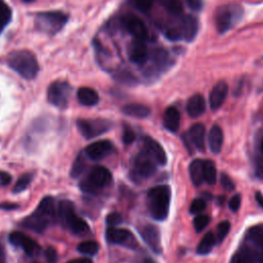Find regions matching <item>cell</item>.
<instances>
[{
    "label": "cell",
    "mask_w": 263,
    "mask_h": 263,
    "mask_svg": "<svg viewBox=\"0 0 263 263\" xmlns=\"http://www.w3.org/2000/svg\"><path fill=\"white\" fill-rule=\"evenodd\" d=\"M171 203V189L166 185H158L148 191L147 206L150 215L157 221L166 219Z\"/></svg>",
    "instance_id": "obj_1"
},
{
    "label": "cell",
    "mask_w": 263,
    "mask_h": 263,
    "mask_svg": "<svg viewBox=\"0 0 263 263\" xmlns=\"http://www.w3.org/2000/svg\"><path fill=\"white\" fill-rule=\"evenodd\" d=\"M54 217V199L51 196H46L42 198L35 212L23 221V225L36 232H42L53 221Z\"/></svg>",
    "instance_id": "obj_2"
},
{
    "label": "cell",
    "mask_w": 263,
    "mask_h": 263,
    "mask_svg": "<svg viewBox=\"0 0 263 263\" xmlns=\"http://www.w3.org/2000/svg\"><path fill=\"white\" fill-rule=\"evenodd\" d=\"M8 66L25 79H33L39 71L35 55L29 50H15L7 58Z\"/></svg>",
    "instance_id": "obj_3"
},
{
    "label": "cell",
    "mask_w": 263,
    "mask_h": 263,
    "mask_svg": "<svg viewBox=\"0 0 263 263\" xmlns=\"http://www.w3.org/2000/svg\"><path fill=\"white\" fill-rule=\"evenodd\" d=\"M57 215L61 223L72 233L83 234L88 231V225L86 222L75 214V208L72 201L67 199L60 201Z\"/></svg>",
    "instance_id": "obj_4"
},
{
    "label": "cell",
    "mask_w": 263,
    "mask_h": 263,
    "mask_svg": "<svg viewBox=\"0 0 263 263\" xmlns=\"http://www.w3.org/2000/svg\"><path fill=\"white\" fill-rule=\"evenodd\" d=\"M112 180L111 173L102 165L92 167L80 181L79 187L85 193H97L107 187Z\"/></svg>",
    "instance_id": "obj_5"
},
{
    "label": "cell",
    "mask_w": 263,
    "mask_h": 263,
    "mask_svg": "<svg viewBox=\"0 0 263 263\" xmlns=\"http://www.w3.org/2000/svg\"><path fill=\"white\" fill-rule=\"evenodd\" d=\"M68 15L61 11H43L36 14V28L46 34L58 33L67 23Z\"/></svg>",
    "instance_id": "obj_6"
},
{
    "label": "cell",
    "mask_w": 263,
    "mask_h": 263,
    "mask_svg": "<svg viewBox=\"0 0 263 263\" xmlns=\"http://www.w3.org/2000/svg\"><path fill=\"white\" fill-rule=\"evenodd\" d=\"M242 15V9L238 5H226L220 7L216 12L215 24L219 33L223 34L240 18Z\"/></svg>",
    "instance_id": "obj_7"
},
{
    "label": "cell",
    "mask_w": 263,
    "mask_h": 263,
    "mask_svg": "<svg viewBox=\"0 0 263 263\" xmlns=\"http://www.w3.org/2000/svg\"><path fill=\"white\" fill-rule=\"evenodd\" d=\"M155 163L154 159L143 150L134 160L132 176L136 178V180H145L152 177L156 172Z\"/></svg>",
    "instance_id": "obj_8"
},
{
    "label": "cell",
    "mask_w": 263,
    "mask_h": 263,
    "mask_svg": "<svg viewBox=\"0 0 263 263\" xmlns=\"http://www.w3.org/2000/svg\"><path fill=\"white\" fill-rule=\"evenodd\" d=\"M112 126L111 121L107 119H79L77 127L85 139H91L108 132Z\"/></svg>",
    "instance_id": "obj_9"
},
{
    "label": "cell",
    "mask_w": 263,
    "mask_h": 263,
    "mask_svg": "<svg viewBox=\"0 0 263 263\" xmlns=\"http://www.w3.org/2000/svg\"><path fill=\"white\" fill-rule=\"evenodd\" d=\"M70 91L71 87L67 82H52L47 89V100L53 106L60 109H65L69 103Z\"/></svg>",
    "instance_id": "obj_10"
},
{
    "label": "cell",
    "mask_w": 263,
    "mask_h": 263,
    "mask_svg": "<svg viewBox=\"0 0 263 263\" xmlns=\"http://www.w3.org/2000/svg\"><path fill=\"white\" fill-rule=\"evenodd\" d=\"M122 25L125 30L135 37V39H142L145 40L148 36V30L144 22L132 14L125 15L122 18Z\"/></svg>",
    "instance_id": "obj_11"
},
{
    "label": "cell",
    "mask_w": 263,
    "mask_h": 263,
    "mask_svg": "<svg viewBox=\"0 0 263 263\" xmlns=\"http://www.w3.org/2000/svg\"><path fill=\"white\" fill-rule=\"evenodd\" d=\"M140 234L148 247L155 253L159 254L161 252L160 243V233L156 226L147 224L140 228Z\"/></svg>",
    "instance_id": "obj_12"
},
{
    "label": "cell",
    "mask_w": 263,
    "mask_h": 263,
    "mask_svg": "<svg viewBox=\"0 0 263 263\" xmlns=\"http://www.w3.org/2000/svg\"><path fill=\"white\" fill-rule=\"evenodd\" d=\"M143 145H144V151L149 154L156 163L160 165H164L166 163V154L162 146L155 141L154 139L146 136L143 139Z\"/></svg>",
    "instance_id": "obj_13"
},
{
    "label": "cell",
    "mask_w": 263,
    "mask_h": 263,
    "mask_svg": "<svg viewBox=\"0 0 263 263\" xmlns=\"http://www.w3.org/2000/svg\"><path fill=\"white\" fill-rule=\"evenodd\" d=\"M106 238L111 243L127 245V246H130L129 243H132L133 247L136 246L135 238L128 230L122 229V228H116L114 226H109L107 228Z\"/></svg>",
    "instance_id": "obj_14"
},
{
    "label": "cell",
    "mask_w": 263,
    "mask_h": 263,
    "mask_svg": "<svg viewBox=\"0 0 263 263\" xmlns=\"http://www.w3.org/2000/svg\"><path fill=\"white\" fill-rule=\"evenodd\" d=\"M113 150V144L108 140L97 141L88 145L85 149V154L91 160H100L108 156Z\"/></svg>",
    "instance_id": "obj_15"
},
{
    "label": "cell",
    "mask_w": 263,
    "mask_h": 263,
    "mask_svg": "<svg viewBox=\"0 0 263 263\" xmlns=\"http://www.w3.org/2000/svg\"><path fill=\"white\" fill-rule=\"evenodd\" d=\"M9 240L12 245L16 247H21L25 251V253L30 256H33L36 253H38L40 249L36 241H34L32 238H30L29 236L18 231H14L10 233Z\"/></svg>",
    "instance_id": "obj_16"
},
{
    "label": "cell",
    "mask_w": 263,
    "mask_h": 263,
    "mask_svg": "<svg viewBox=\"0 0 263 263\" xmlns=\"http://www.w3.org/2000/svg\"><path fill=\"white\" fill-rule=\"evenodd\" d=\"M148 48L145 40L135 39L128 47L129 60L137 65L145 64L148 60Z\"/></svg>",
    "instance_id": "obj_17"
},
{
    "label": "cell",
    "mask_w": 263,
    "mask_h": 263,
    "mask_svg": "<svg viewBox=\"0 0 263 263\" xmlns=\"http://www.w3.org/2000/svg\"><path fill=\"white\" fill-rule=\"evenodd\" d=\"M227 93H228V85L226 82L219 81L213 86L210 92V106L212 110H217L223 105L227 97Z\"/></svg>",
    "instance_id": "obj_18"
},
{
    "label": "cell",
    "mask_w": 263,
    "mask_h": 263,
    "mask_svg": "<svg viewBox=\"0 0 263 263\" xmlns=\"http://www.w3.org/2000/svg\"><path fill=\"white\" fill-rule=\"evenodd\" d=\"M181 35L184 40L187 42H191L198 31V22L193 15H186L182 20V25H181Z\"/></svg>",
    "instance_id": "obj_19"
},
{
    "label": "cell",
    "mask_w": 263,
    "mask_h": 263,
    "mask_svg": "<svg viewBox=\"0 0 263 263\" xmlns=\"http://www.w3.org/2000/svg\"><path fill=\"white\" fill-rule=\"evenodd\" d=\"M205 127L202 123H195L193 124L188 133V138L192 145L199 151H204L205 149Z\"/></svg>",
    "instance_id": "obj_20"
},
{
    "label": "cell",
    "mask_w": 263,
    "mask_h": 263,
    "mask_svg": "<svg viewBox=\"0 0 263 263\" xmlns=\"http://www.w3.org/2000/svg\"><path fill=\"white\" fill-rule=\"evenodd\" d=\"M187 113L193 117H199L205 110V101L200 93L193 95L187 102Z\"/></svg>",
    "instance_id": "obj_21"
},
{
    "label": "cell",
    "mask_w": 263,
    "mask_h": 263,
    "mask_svg": "<svg viewBox=\"0 0 263 263\" xmlns=\"http://www.w3.org/2000/svg\"><path fill=\"white\" fill-rule=\"evenodd\" d=\"M208 140L211 151L215 154H218L221 151L224 142V135L222 128L217 124L213 125L210 130Z\"/></svg>",
    "instance_id": "obj_22"
},
{
    "label": "cell",
    "mask_w": 263,
    "mask_h": 263,
    "mask_svg": "<svg viewBox=\"0 0 263 263\" xmlns=\"http://www.w3.org/2000/svg\"><path fill=\"white\" fill-rule=\"evenodd\" d=\"M180 112L175 107H168L163 115V125L170 132H177L180 126Z\"/></svg>",
    "instance_id": "obj_23"
},
{
    "label": "cell",
    "mask_w": 263,
    "mask_h": 263,
    "mask_svg": "<svg viewBox=\"0 0 263 263\" xmlns=\"http://www.w3.org/2000/svg\"><path fill=\"white\" fill-rule=\"evenodd\" d=\"M77 99L83 106H95L99 102V95L90 87H80L77 91Z\"/></svg>",
    "instance_id": "obj_24"
},
{
    "label": "cell",
    "mask_w": 263,
    "mask_h": 263,
    "mask_svg": "<svg viewBox=\"0 0 263 263\" xmlns=\"http://www.w3.org/2000/svg\"><path fill=\"white\" fill-rule=\"evenodd\" d=\"M122 112L125 115L136 117V118H145L150 114V109L146 105L140 103H130L122 107Z\"/></svg>",
    "instance_id": "obj_25"
},
{
    "label": "cell",
    "mask_w": 263,
    "mask_h": 263,
    "mask_svg": "<svg viewBox=\"0 0 263 263\" xmlns=\"http://www.w3.org/2000/svg\"><path fill=\"white\" fill-rule=\"evenodd\" d=\"M189 175L192 183L195 186H200L204 181L203 177V160L194 159L189 165Z\"/></svg>",
    "instance_id": "obj_26"
},
{
    "label": "cell",
    "mask_w": 263,
    "mask_h": 263,
    "mask_svg": "<svg viewBox=\"0 0 263 263\" xmlns=\"http://www.w3.org/2000/svg\"><path fill=\"white\" fill-rule=\"evenodd\" d=\"M259 255L251 248H241L233 256L232 263H256Z\"/></svg>",
    "instance_id": "obj_27"
},
{
    "label": "cell",
    "mask_w": 263,
    "mask_h": 263,
    "mask_svg": "<svg viewBox=\"0 0 263 263\" xmlns=\"http://www.w3.org/2000/svg\"><path fill=\"white\" fill-rule=\"evenodd\" d=\"M215 242H216V237L213 234V232L212 231L206 232L196 248L197 254H199V255L209 254L212 251Z\"/></svg>",
    "instance_id": "obj_28"
},
{
    "label": "cell",
    "mask_w": 263,
    "mask_h": 263,
    "mask_svg": "<svg viewBox=\"0 0 263 263\" xmlns=\"http://www.w3.org/2000/svg\"><path fill=\"white\" fill-rule=\"evenodd\" d=\"M247 237L263 251V225H256L247 231Z\"/></svg>",
    "instance_id": "obj_29"
},
{
    "label": "cell",
    "mask_w": 263,
    "mask_h": 263,
    "mask_svg": "<svg viewBox=\"0 0 263 263\" xmlns=\"http://www.w3.org/2000/svg\"><path fill=\"white\" fill-rule=\"evenodd\" d=\"M203 177L209 185H214L217 179V171L212 160H203Z\"/></svg>",
    "instance_id": "obj_30"
},
{
    "label": "cell",
    "mask_w": 263,
    "mask_h": 263,
    "mask_svg": "<svg viewBox=\"0 0 263 263\" xmlns=\"http://www.w3.org/2000/svg\"><path fill=\"white\" fill-rule=\"evenodd\" d=\"M152 58H153V62L154 64L159 67L160 69H164L165 67H167L170 65V57L168 53L162 49V48H157L153 51L152 53Z\"/></svg>",
    "instance_id": "obj_31"
},
{
    "label": "cell",
    "mask_w": 263,
    "mask_h": 263,
    "mask_svg": "<svg viewBox=\"0 0 263 263\" xmlns=\"http://www.w3.org/2000/svg\"><path fill=\"white\" fill-rule=\"evenodd\" d=\"M100 246L97 241L93 240H86V241H82L78 245L77 250L84 254V255H88V256H93L99 252Z\"/></svg>",
    "instance_id": "obj_32"
},
{
    "label": "cell",
    "mask_w": 263,
    "mask_h": 263,
    "mask_svg": "<svg viewBox=\"0 0 263 263\" xmlns=\"http://www.w3.org/2000/svg\"><path fill=\"white\" fill-rule=\"evenodd\" d=\"M160 2L170 13H172L174 15L182 14L183 5L180 0H160Z\"/></svg>",
    "instance_id": "obj_33"
},
{
    "label": "cell",
    "mask_w": 263,
    "mask_h": 263,
    "mask_svg": "<svg viewBox=\"0 0 263 263\" xmlns=\"http://www.w3.org/2000/svg\"><path fill=\"white\" fill-rule=\"evenodd\" d=\"M11 20V10L8 5L0 0V32L7 26Z\"/></svg>",
    "instance_id": "obj_34"
},
{
    "label": "cell",
    "mask_w": 263,
    "mask_h": 263,
    "mask_svg": "<svg viewBox=\"0 0 263 263\" xmlns=\"http://www.w3.org/2000/svg\"><path fill=\"white\" fill-rule=\"evenodd\" d=\"M32 178H33V176L31 174H25V175L21 176L18 178V180L16 181V183L14 184V186L12 188V191L14 193H18V192L24 191L30 185V183L32 181Z\"/></svg>",
    "instance_id": "obj_35"
},
{
    "label": "cell",
    "mask_w": 263,
    "mask_h": 263,
    "mask_svg": "<svg viewBox=\"0 0 263 263\" xmlns=\"http://www.w3.org/2000/svg\"><path fill=\"white\" fill-rule=\"evenodd\" d=\"M230 230V223L228 221H222L217 226V232H216V239L218 242H222L224 238L227 236L228 232Z\"/></svg>",
    "instance_id": "obj_36"
},
{
    "label": "cell",
    "mask_w": 263,
    "mask_h": 263,
    "mask_svg": "<svg viewBox=\"0 0 263 263\" xmlns=\"http://www.w3.org/2000/svg\"><path fill=\"white\" fill-rule=\"evenodd\" d=\"M85 170V162H84V159L82 158L81 155H79L75 161H74V164L72 166V170H71V176L73 178H78Z\"/></svg>",
    "instance_id": "obj_37"
},
{
    "label": "cell",
    "mask_w": 263,
    "mask_h": 263,
    "mask_svg": "<svg viewBox=\"0 0 263 263\" xmlns=\"http://www.w3.org/2000/svg\"><path fill=\"white\" fill-rule=\"evenodd\" d=\"M210 223V217L206 215H197L193 220V226L196 232L202 231Z\"/></svg>",
    "instance_id": "obj_38"
},
{
    "label": "cell",
    "mask_w": 263,
    "mask_h": 263,
    "mask_svg": "<svg viewBox=\"0 0 263 263\" xmlns=\"http://www.w3.org/2000/svg\"><path fill=\"white\" fill-rule=\"evenodd\" d=\"M205 205H206V203H205V200L203 198H195L191 202L189 211H190L191 214H198V213H200L204 210Z\"/></svg>",
    "instance_id": "obj_39"
},
{
    "label": "cell",
    "mask_w": 263,
    "mask_h": 263,
    "mask_svg": "<svg viewBox=\"0 0 263 263\" xmlns=\"http://www.w3.org/2000/svg\"><path fill=\"white\" fill-rule=\"evenodd\" d=\"M134 5L142 12H147L153 5L154 0H132Z\"/></svg>",
    "instance_id": "obj_40"
},
{
    "label": "cell",
    "mask_w": 263,
    "mask_h": 263,
    "mask_svg": "<svg viewBox=\"0 0 263 263\" xmlns=\"http://www.w3.org/2000/svg\"><path fill=\"white\" fill-rule=\"evenodd\" d=\"M221 185L227 191H232L235 188V184L232 179L225 173L221 175Z\"/></svg>",
    "instance_id": "obj_41"
},
{
    "label": "cell",
    "mask_w": 263,
    "mask_h": 263,
    "mask_svg": "<svg viewBox=\"0 0 263 263\" xmlns=\"http://www.w3.org/2000/svg\"><path fill=\"white\" fill-rule=\"evenodd\" d=\"M135 138H136V134L134 133V130L129 126H125L122 134V140L124 144H130L135 140Z\"/></svg>",
    "instance_id": "obj_42"
},
{
    "label": "cell",
    "mask_w": 263,
    "mask_h": 263,
    "mask_svg": "<svg viewBox=\"0 0 263 263\" xmlns=\"http://www.w3.org/2000/svg\"><path fill=\"white\" fill-rule=\"evenodd\" d=\"M240 203H241V198H240V195L239 194H235L233 195L230 200H229V209L232 211V212H236L239 208H240Z\"/></svg>",
    "instance_id": "obj_43"
},
{
    "label": "cell",
    "mask_w": 263,
    "mask_h": 263,
    "mask_svg": "<svg viewBox=\"0 0 263 263\" xmlns=\"http://www.w3.org/2000/svg\"><path fill=\"white\" fill-rule=\"evenodd\" d=\"M45 258H46L47 263H55L57 260H58L57 251H55L53 248L48 247V248L45 250Z\"/></svg>",
    "instance_id": "obj_44"
},
{
    "label": "cell",
    "mask_w": 263,
    "mask_h": 263,
    "mask_svg": "<svg viewBox=\"0 0 263 263\" xmlns=\"http://www.w3.org/2000/svg\"><path fill=\"white\" fill-rule=\"evenodd\" d=\"M165 36L171 40H178V39L182 38L181 30L177 29V28H170L165 31Z\"/></svg>",
    "instance_id": "obj_45"
},
{
    "label": "cell",
    "mask_w": 263,
    "mask_h": 263,
    "mask_svg": "<svg viewBox=\"0 0 263 263\" xmlns=\"http://www.w3.org/2000/svg\"><path fill=\"white\" fill-rule=\"evenodd\" d=\"M107 223L110 225V226H114V225H117L121 222V216L117 213H112L110 215L107 216Z\"/></svg>",
    "instance_id": "obj_46"
},
{
    "label": "cell",
    "mask_w": 263,
    "mask_h": 263,
    "mask_svg": "<svg viewBox=\"0 0 263 263\" xmlns=\"http://www.w3.org/2000/svg\"><path fill=\"white\" fill-rule=\"evenodd\" d=\"M256 175L258 178L263 179V155L257 157L256 160Z\"/></svg>",
    "instance_id": "obj_47"
},
{
    "label": "cell",
    "mask_w": 263,
    "mask_h": 263,
    "mask_svg": "<svg viewBox=\"0 0 263 263\" xmlns=\"http://www.w3.org/2000/svg\"><path fill=\"white\" fill-rule=\"evenodd\" d=\"M118 80L130 84L132 82L135 81V78L128 72H121V73H118Z\"/></svg>",
    "instance_id": "obj_48"
},
{
    "label": "cell",
    "mask_w": 263,
    "mask_h": 263,
    "mask_svg": "<svg viewBox=\"0 0 263 263\" xmlns=\"http://www.w3.org/2000/svg\"><path fill=\"white\" fill-rule=\"evenodd\" d=\"M11 182V176L6 172H0V185L5 186Z\"/></svg>",
    "instance_id": "obj_49"
},
{
    "label": "cell",
    "mask_w": 263,
    "mask_h": 263,
    "mask_svg": "<svg viewBox=\"0 0 263 263\" xmlns=\"http://www.w3.org/2000/svg\"><path fill=\"white\" fill-rule=\"evenodd\" d=\"M187 3L193 10H199L202 6V0H187Z\"/></svg>",
    "instance_id": "obj_50"
},
{
    "label": "cell",
    "mask_w": 263,
    "mask_h": 263,
    "mask_svg": "<svg viewBox=\"0 0 263 263\" xmlns=\"http://www.w3.org/2000/svg\"><path fill=\"white\" fill-rule=\"evenodd\" d=\"M18 205L15 204V203H10V202H3L0 204V208L3 209V210H14L16 209Z\"/></svg>",
    "instance_id": "obj_51"
},
{
    "label": "cell",
    "mask_w": 263,
    "mask_h": 263,
    "mask_svg": "<svg viewBox=\"0 0 263 263\" xmlns=\"http://www.w3.org/2000/svg\"><path fill=\"white\" fill-rule=\"evenodd\" d=\"M67 263H92L91 260L87 259V258H80V259H74V260H71Z\"/></svg>",
    "instance_id": "obj_52"
},
{
    "label": "cell",
    "mask_w": 263,
    "mask_h": 263,
    "mask_svg": "<svg viewBox=\"0 0 263 263\" xmlns=\"http://www.w3.org/2000/svg\"><path fill=\"white\" fill-rule=\"evenodd\" d=\"M256 200L259 203V205L263 208V195L260 192L256 193Z\"/></svg>",
    "instance_id": "obj_53"
},
{
    "label": "cell",
    "mask_w": 263,
    "mask_h": 263,
    "mask_svg": "<svg viewBox=\"0 0 263 263\" xmlns=\"http://www.w3.org/2000/svg\"><path fill=\"white\" fill-rule=\"evenodd\" d=\"M260 152L263 155V138L261 139V142H260Z\"/></svg>",
    "instance_id": "obj_54"
},
{
    "label": "cell",
    "mask_w": 263,
    "mask_h": 263,
    "mask_svg": "<svg viewBox=\"0 0 263 263\" xmlns=\"http://www.w3.org/2000/svg\"><path fill=\"white\" fill-rule=\"evenodd\" d=\"M144 263H155L153 260H151V259H149V258H147V259H145V261H144Z\"/></svg>",
    "instance_id": "obj_55"
},
{
    "label": "cell",
    "mask_w": 263,
    "mask_h": 263,
    "mask_svg": "<svg viewBox=\"0 0 263 263\" xmlns=\"http://www.w3.org/2000/svg\"><path fill=\"white\" fill-rule=\"evenodd\" d=\"M23 2H25V3H32V2H34L35 0H22Z\"/></svg>",
    "instance_id": "obj_56"
},
{
    "label": "cell",
    "mask_w": 263,
    "mask_h": 263,
    "mask_svg": "<svg viewBox=\"0 0 263 263\" xmlns=\"http://www.w3.org/2000/svg\"><path fill=\"white\" fill-rule=\"evenodd\" d=\"M0 263H2V260H1V259H0Z\"/></svg>",
    "instance_id": "obj_57"
},
{
    "label": "cell",
    "mask_w": 263,
    "mask_h": 263,
    "mask_svg": "<svg viewBox=\"0 0 263 263\" xmlns=\"http://www.w3.org/2000/svg\"><path fill=\"white\" fill-rule=\"evenodd\" d=\"M34 263H39V262H34Z\"/></svg>",
    "instance_id": "obj_58"
}]
</instances>
